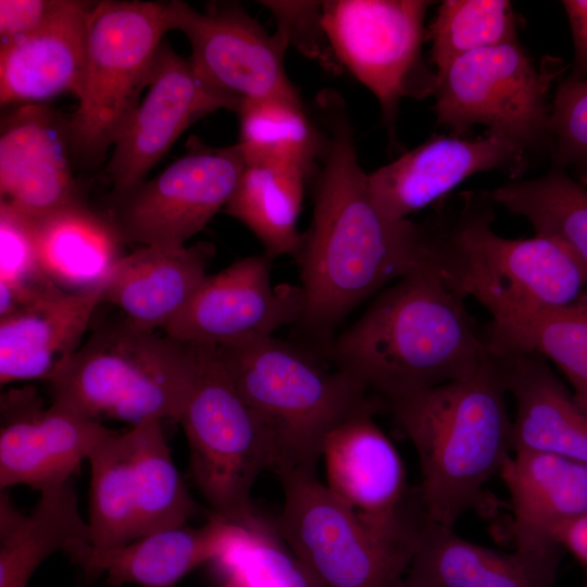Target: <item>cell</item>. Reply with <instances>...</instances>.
Returning <instances> with one entry per match:
<instances>
[{
  "instance_id": "8",
  "label": "cell",
  "mask_w": 587,
  "mask_h": 587,
  "mask_svg": "<svg viewBox=\"0 0 587 587\" xmlns=\"http://www.w3.org/2000/svg\"><path fill=\"white\" fill-rule=\"evenodd\" d=\"M284 503L275 522L291 551L324 587H396L405 576L426 519L391 528L367 524L315 473L278 476Z\"/></svg>"
},
{
  "instance_id": "26",
  "label": "cell",
  "mask_w": 587,
  "mask_h": 587,
  "mask_svg": "<svg viewBox=\"0 0 587 587\" xmlns=\"http://www.w3.org/2000/svg\"><path fill=\"white\" fill-rule=\"evenodd\" d=\"M213 252L209 242L179 248L142 246L115 265L103 301L117 307L140 328H164L208 275Z\"/></svg>"
},
{
  "instance_id": "20",
  "label": "cell",
  "mask_w": 587,
  "mask_h": 587,
  "mask_svg": "<svg viewBox=\"0 0 587 587\" xmlns=\"http://www.w3.org/2000/svg\"><path fill=\"white\" fill-rule=\"evenodd\" d=\"M71 153L68 122L39 104L17 108L1 127V200L34 222L82 201Z\"/></svg>"
},
{
  "instance_id": "17",
  "label": "cell",
  "mask_w": 587,
  "mask_h": 587,
  "mask_svg": "<svg viewBox=\"0 0 587 587\" xmlns=\"http://www.w3.org/2000/svg\"><path fill=\"white\" fill-rule=\"evenodd\" d=\"M0 489L43 490L74 478L84 460L114 429L51 403L34 387L0 398Z\"/></svg>"
},
{
  "instance_id": "43",
  "label": "cell",
  "mask_w": 587,
  "mask_h": 587,
  "mask_svg": "<svg viewBox=\"0 0 587 587\" xmlns=\"http://www.w3.org/2000/svg\"><path fill=\"white\" fill-rule=\"evenodd\" d=\"M76 587H79V586H76Z\"/></svg>"
},
{
  "instance_id": "39",
  "label": "cell",
  "mask_w": 587,
  "mask_h": 587,
  "mask_svg": "<svg viewBox=\"0 0 587 587\" xmlns=\"http://www.w3.org/2000/svg\"><path fill=\"white\" fill-rule=\"evenodd\" d=\"M60 0H1L0 42L39 28L54 12Z\"/></svg>"
},
{
  "instance_id": "21",
  "label": "cell",
  "mask_w": 587,
  "mask_h": 587,
  "mask_svg": "<svg viewBox=\"0 0 587 587\" xmlns=\"http://www.w3.org/2000/svg\"><path fill=\"white\" fill-rule=\"evenodd\" d=\"M557 544L501 551L425 519L402 583L407 587H554Z\"/></svg>"
},
{
  "instance_id": "7",
  "label": "cell",
  "mask_w": 587,
  "mask_h": 587,
  "mask_svg": "<svg viewBox=\"0 0 587 587\" xmlns=\"http://www.w3.org/2000/svg\"><path fill=\"white\" fill-rule=\"evenodd\" d=\"M192 345L195 375L178 420L188 442L190 476L211 514L242 525L257 511L251 500L257 478L274 471V448L217 346Z\"/></svg>"
},
{
  "instance_id": "29",
  "label": "cell",
  "mask_w": 587,
  "mask_h": 587,
  "mask_svg": "<svg viewBox=\"0 0 587 587\" xmlns=\"http://www.w3.org/2000/svg\"><path fill=\"white\" fill-rule=\"evenodd\" d=\"M39 264L59 288L79 292L107 284L122 242L107 217L79 201L35 222Z\"/></svg>"
},
{
  "instance_id": "37",
  "label": "cell",
  "mask_w": 587,
  "mask_h": 587,
  "mask_svg": "<svg viewBox=\"0 0 587 587\" xmlns=\"http://www.w3.org/2000/svg\"><path fill=\"white\" fill-rule=\"evenodd\" d=\"M273 15L276 33L303 57L327 71L338 73L341 67L330 47L323 25V1H260Z\"/></svg>"
},
{
  "instance_id": "2",
  "label": "cell",
  "mask_w": 587,
  "mask_h": 587,
  "mask_svg": "<svg viewBox=\"0 0 587 587\" xmlns=\"http://www.w3.org/2000/svg\"><path fill=\"white\" fill-rule=\"evenodd\" d=\"M490 355L463 299L430 265L378 295L334 342V365L383 405L473 373Z\"/></svg>"
},
{
  "instance_id": "31",
  "label": "cell",
  "mask_w": 587,
  "mask_h": 587,
  "mask_svg": "<svg viewBox=\"0 0 587 587\" xmlns=\"http://www.w3.org/2000/svg\"><path fill=\"white\" fill-rule=\"evenodd\" d=\"M238 146L246 165L295 167L309 176L321 161L326 136L303 103L279 99L247 100L237 109Z\"/></svg>"
},
{
  "instance_id": "11",
  "label": "cell",
  "mask_w": 587,
  "mask_h": 587,
  "mask_svg": "<svg viewBox=\"0 0 587 587\" xmlns=\"http://www.w3.org/2000/svg\"><path fill=\"white\" fill-rule=\"evenodd\" d=\"M563 71L553 59L539 67L516 42L467 53L437 75V123L466 137L475 125L526 149L549 140L552 82Z\"/></svg>"
},
{
  "instance_id": "38",
  "label": "cell",
  "mask_w": 587,
  "mask_h": 587,
  "mask_svg": "<svg viewBox=\"0 0 587 587\" xmlns=\"http://www.w3.org/2000/svg\"><path fill=\"white\" fill-rule=\"evenodd\" d=\"M0 280L39 288L53 284L40 267L35 222L0 200Z\"/></svg>"
},
{
  "instance_id": "15",
  "label": "cell",
  "mask_w": 587,
  "mask_h": 587,
  "mask_svg": "<svg viewBox=\"0 0 587 587\" xmlns=\"http://www.w3.org/2000/svg\"><path fill=\"white\" fill-rule=\"evenodd\" d=\"M272 258L250 255L207 275L182 311L163 328L182 342L223 345L271 337L304 314L301 287L273 286Z\"/></svg>"
},
{
  "instance_id": "24",
  "label": "cell",
  "mask_w": 587,
  "mask_h": 587,
  "mask_svg": "<svg viewBox=\"0 0 587 587\" xmlns=\"http://www.w3.org/2000/svg\"><path fill=\"white\" fill-rule=\"evenodd\" d=\"M495 357L515 402L512 453H547L587 466V410L548 362L534 353Z\"/></svg>"
},
{
  "instance_id": "35",
  "label": "cell",
  "mask_w": 587,
  "mask_h": 587,
  "mask_svg": "<svg viewBox=\"0 0 587 587\" xmlns=\"http://www.w3.org/2000/svg\"><path fill=\"white\" fill-rule=\"evenodd\" d=\"M516 24L507 0L442 1L426 34L436 75L467 53L516 42Z\"/></svg>"
},
{
  "instance_id": "5",
  "label": "cell",
  "mask_w": 587,
  "mask_h": 587,
  "mask_svg": "<svg viewBox=\"0 0 587 587\" xmlns=\"http://www.w3.org/2000/svg\"><path fill=\"white\" fill-rule=\"evenodd\" d=\"M195 367L192 344L124 317L95 329L53 373L51 403L99 423L178 422Z\"/></svg>"
},
{
  "instance_id": "9",
  "label": "cell",
  "mask_w": 587,
  "mask_h": 587,
  "mask_svg": "<svg viewBox=\"0 0 587 587\" xmlns=\"http://www.w3.org/2000/svg\"><path fill=\"white\" fill-rule=\"evenodd\" d=\"M161 420L113 430L91 452L90 545L113 548L189 524L200 508L167 446Z\"/></svg>"
},
{
  "instance_id": "27",
  "label": "cell",
  "mask_w": 587,
  "mask_h": 587,
  "mask_svg": "<svg viewBox=\"0 0 587 587\" xmlns=\"http://www.w3.org/2000/svg\"><path fill=\"white\" fill-rule=\"evenodd\" d=\"M499 474L510 497L514 547L557 544L558 532L587 511V466L579 463L547 453L513 452Z\"/></svg>"
},
{
  "instance_id": "12",
  "label": "cell",
  "mask_w": 587,
  "mask_h": 587,
  "mask_svg": "<svg viewBox=\"0 0 587 587\" xmlns=\"http://www.w3.org/2000/svg\"><path fill=\"white\" fill-rule=\"evenodd\" d=\"M432 3L323 1V25L337 61L375 97L391 136L401 100H421L436 90L437 75L422 57L424 20Z\"/></svg>"
},
{
  "instance_id": "13",
  "label": "cell",
  "mask_w": 587,
  "mask_h": 587,
  "mask_svg": "<svg viewBox=\"0 0 587 587\" xmlns=\"http://www.w3.org/2000/svg\"><path fill=\"white\" fill-rule=\"evenodd\" d=\"M246 163L238 146L192 138L187 152L149 180L114 193L107 217L123 241L179 248L226 207Z\"/></svg>"
},
{
  "instance_id": "16",
  "label": "cell",
  "mask_w": 587,
  "mask_h": 587,
  "mask_svg": "<svg viewBox=\"0 0 587 587\" xmlns=\"http://www.w3.org/2000/svg\"><path fill=\"white\" fill-rule=\"evenodd\" d=\"M148 91L113 146L105 173L120 193L141 183L192 123L217 110L237 111L239 102L211 87L189 60L162 42Z\"/></svg>"
},
{
  "instance_id": "18",
  "label": "cell",
  "mask_w": 587,
  "mask_h": 587,
  "mask_svg": "<svg viewBox=\"0 0 587 587\" xmlns=\"http://www.w3.org/2000/svg\"><path fill=\"white\" fill-rule=\"evenodd\" d=\"M525 151L520 142L500 134L487 133L475 139L433 136L370 173L369 187L385 217L408 220L474 174L492 170L520 174L525 166Z\"/></svg>"
},
{
  "instance_id": "23",
  "label": "cell",
  "mask_w": 587,
  "mask_h": 587,
  "mask_svg": "<svg viewBox=\"0 0 587 587\" xmlns=\"http://www.w3.org/2000/svg\"><path fill=\"white\" fill-rule=\"evenodd\" d=\"M241 529L242 525L210 513L208 522L198 527H170L113 548L82 542L66 554L89 582L104 575L112 587H175L196 567L223 555Z\"/></svg>"
},
{
  "instance_id": "28",
  "label": "cell",
  "mask_w": 587,
  "mask_h": 587,
  "mask_svg": "<svg viewBox=\"0 0 587 587\" xmlns=\"http://www.w3.org/2000/svg\"><path fill=\"white\" fill-rule=\"evenodd\" d=\"M90 539L74 478L41 490L28 514L16 508L7 489L1 490L0 587H27L46 559Z\"/></svg>"
},
{
  "instance_id": "32",
  "label": "cell",
  "mask_w": 587,
  "mask_h": 587,
  "mask_svg": "<svg viewBox=\"0 0 587 587\" xmlns=\"http://www.w3.org/2000/svg\"><path fill=\"white\" fill-rule=\"evenodd\" d=\"M485 338L492 355L534 353L552 362L587 410V294L526 322L489 327Z\"/></svg>"
},
{
  "instance_id": "22",
  "label": "cell",
  "mask_w": 587,
  "mask_h": 587,
  "mask_svg": "<svg viewBox=\"0 0 587 587\" xmlns=\"http://www.w3.org/2000/svg\"><path fill=\"white\" fill-rule=\"evenodd\" d=\"M96 2L60 0L36 30L0 42V102L38 104L80 96L90 14Z\"/></svg>"
},
{
  "instance_id": "41",
  "label": "cell",
  "mask_w": 587,
  "mask_h": 587,
  "mask_svg": "<svg viewBox=\"0 0 587 587\" xmlns=\"http://www.w3.org/2000/svg\"><path fill=\"white\" fill-rule=\"evenodd\" d=\"M555 542L587 566V511L564 525L555 535Z\"/></svg>"
},
{
  "instance_id": "30",
  "label": "cell",
  "mask_w": 587,
  "mask_h": 587,
  "mask_svg": "<svg viewBox=\"0 0 587 587\" xmlns=\"http://www.w3.org/2000/svg\"><path fill=\"white\" fill-rule=\"evenodd\" d=\"M309 177L295 167L246 165L225 211L255 235L272 259L297 257L303 239L298 218Z\"/></svg>"
},
{
  "instance_id": "42",
  "label": "cell",
  "mask_w": 587,
  "mask_h": 587,
  "mask_svg": "<svg viewBox=\"0 0 587 587\" xmlns=\"http://www.w3.org/2000/svg\"><path fill=\"white\" fill-rule=\"evenodd\" d=\"M396 587H407L403 585L402 580Z\"/></svg>"
},
{
  "instance_id": "40",
  "label": "cell",
  "mask_w": 587,
  "mask_h": 587,
  "mask_svg": "<svg viewBox=\"0 0 587 587\" xmlns=\"http://www.w3.org/2000/svg\"><path fill=\"white\" fill-rule=\"evenodd\" d=\"M572 33L574 61L571 79L587 76V0H564L561 2Z\"/></svg>"
},
{
  "instance_id": "6",
  "label": "cell",
  "mask_w": 587,
  "mask_h": 587,
  "mask_svg": "<svg viewBox=\"0 0 587 587\" xmlns=\"http://www.w3.org/2000/svg\"><path fill=\"white\" fill-rule=\"evenodd\" d=\"M491 221L466 203L453 228L436 236L432 265L449 289L490 313L489 327L526 322L586 294L587 272L562 245L540 235L501 237Z\"/></svg>"
},
{
  "instance_id": "1",
  "label": "cell",
  "mask_w": 587,
  "mask_h": 587,
  "mask_svg": "<svg viewBox=\"0 0 587 587\" xmlns=\"http://www.w3.org/2000/svg\"><path fill=\"white\" fill-rule=\"evenodd\" d=\"M319 100L326 146L314 183L312 222L296 258L305 303L300 324L327 334L388 284L430 266L435 236L410 220L382 214L342 100L332 92Z\"/></svg>"
},
{
  "instance_id": "33",
  "label": "cell",
  "mask_w": 587,
  "mask_h": 587,
  "mask_svg": "<svg viewBox=\"0 0 587 587\" xmlns=\"http://www.w3.org/2000/svg\"><path fill=\"white\" fill-rule=\"evenodd\" d=\"M490 199L525 217L535 235L562 245L587 272V189L562 168L502 185L490 193Z\"/></svg>"
},
{
  "instance_id": "14",
  "label": "cell",
  "mask_w": 587,
  "mask_h": 587,
  "mask_svg": "<svg viewBox=\"0 0 587 587\" xmlns=\"http://www.w3.org/2000/svg\"><path fill=\"white\" fill-rule=\"evenodd\" d=\"M170 30L191 47V65L214 89L237 100L279 99L302 103L285 67V40L234 2L205 11L172 0L165 3Z\"/></svg>"
},
{
  "instance_id": "3",
  "label": "cell",
  "mask_w": 587,
  "mask_h": 587,
  "mask_svg": "<svg viewBox=\"0 0 587 587\" xmlns=\"http://www.w3.org/2000/svg\"><path fill=\"white\" fill-rule=\"evenodd\" d=\"M498 360L388 408L421 467L419 499L428 520L453 527L469 511L490 512L486 483L512 454V420Z\"/></svg>"
},
{
  "instance_id": "4",
  "label": "cell",
  "mask_w": 587,
  "mask_h": 587,
  "mask_svg": "<svg viewBox=\"0 0 587 587\" xmlns=\"http://www.w3.org/2000/svg\"><path fill=\"white\" fill-rule=\"evenodd\" d=\"M238 391L265 426L274 473H315L328 434L365 409L380 408L353 375L271 337L216 345Z\"/></svg>"
},
{
  "instance_id": "34",
  "label": "cell",
  "mask_w": 587,
  "mask_h": 587,
  "mask_svg": "<svg viewBox=\"0 0 587 587\" xmlns=\"http://www.w3.org/2000/svg\"><path fill=\"white\" fill-rule=\"evenodd\" d=\"M213 563L217 587H324L283 540L275 522L258 511Z\"/></svg>"
},
{
  "instance_id": "25",
  "label": "cell",
  "mask_w": 587,
  "mask_h": 587,
  "mask_svg": "<svg viewBox=\"0 0 587 587\" xmlns=\"http://www.w3.org/2000/svg\"><path fill=\"white\" fill-rule=\"evenodd\" d=\"M105 285L79 292L53 286L30 305L0 320V383L46 379L85 339Z\"/></svg>"
},
{
  "instance_id": "36",
  "label": "cell",
  "mask_w": 587,
  "mask_h": 587,
  "mask_svg": "<svg viewBox=\"0 0 587 587\" xmlns=\"http://www.w3.org/2000/svg\"><path fill=\"white\" fill-rule=\"evenodd\" d=\"M549 141L557 167L574 166L587 179V76L566 78L554 95Z\"/></svg>"
},
{
  "instance_id": "10",
  "label": "cell",
  "mask_w": 587,
  "mask_h": 587,
  "mask_svg": "<svg viewBox=\"0 0 587 587\" xmlns=\"http://www.w3.org/2000/svg\"><path fill=\"white\" fill-rule=\"evenodd\" d=\"M167 30L163 2L95 3L83 88L68 121L72 153L93 163L114 146L140 102Z\"/></svg>"
},
{
  "instance_id": "19",
  "label": "cell",
  "mask_w": 587,
  "mask_h": 587,
  "mask_svg": "<svg viewBox=\"0 0 587 587\" xmlns=\"http://www.w3.org/2000/svg\"><path fill=\"white\" fill-rule=\"evenodd\" d=\"M377 409L360 411L338 424L322 451L327 488L363 521L380 528L408 522L407 473L392 441L377 425Z\"/></svg>"
}]
</instances>
